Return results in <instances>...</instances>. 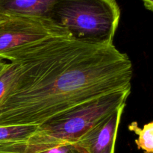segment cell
<instances>
[{"mask_svg":"<svg viewBox=\"0 0 153 153\" xmlns=\"http://www.w3.org/2000/svg\"><path fill=\"white\" fill-rule=\"evenodd\" d=\"M15 65L0 102V126H40L79 106L131 89L133 66L113 44L54 36L2 58Z\"/></svg>","mask_w":153,"mask_h":153,"instance_id":"1","label":"cell"},{"mask_svg":"<svg viewBox=\"0 0 153 153\" xmlns=\"http://www.w3.org/2000/svg\"><path fill=\"white\" fill-rule=\"evenodd\" d=\"M131 89L112 93L46 121L22 141L0 145V153H37L63 143H76L97 123L123 105Z\"/></svg>","mask_w":153,"mask_h":153,"instance_id":"2","label":"cell"},{"mask_svg":"<svg viewBox=\"0 0 153 153\" xmlns=\"http://www.w3.org/2000/svg\"><path fill=\"white\" fill-rule=\"evenodd\" d=\"M120 18L117 0H58L48 16L72 38L94 44L113 43Z\"/></svg>","mask_w":153,"mask_h":153,"instance_id":"3","label":"cell"},{"mask_svg":"<svg viewBox=\"0 0 153 153\" xmlns=\"http://www.w3.org/2000/svg\"><path fill=\"white\" fill-rule=\"evenodd\" d=\"M54 36H70L47 18L10 16L0 22V58L8 52Z\"/></svg>","mask_w":153,"mask_h":153,"instance_id":"4","label":"cell"},{"mask_svg":"<svg viewBox=\"0 0 153 153\" xmlns=\"http://www.w3.org/2000/svg\"><path fill=\"white\" fill-rule=\"evenodd\" d=\"M125 106H121L97 123L75 144L84 153H114L118 128Z\"/></svg>","mask_w":153,"mask_h":153,"instance_id":"5","label":"cell"},{"mask_svg":"<svg viewBox=\"0 0 153 153\" xmlns=\"http://www.w3.org/2000/svg\"><path fill=\"white\" fill-rule=\"evenodd\" d=\"M58 0H0V13L6 16L47 18Z\"/></svg>","mask_w":153,"mask_h":153,"instance_id":"6","label":"cell"},{"mask_svg":"<svg viewBox=\"0 0 153 153\" xmlns=\"http://www.w3.org/2000/svg\"><path fill=\"white\" fill-rule=\"evenodd\" d=\"M37 126H0V145L22 141L34 132Z\"/></svg>","mask_w":153,"mask_h":153,"instance_id":"7","label":"cell"},{"mask_svg":"<svg viewBox=\"0 0 153 153\" xmlns=\"http://www.w3.org/2000/svg\"><path fill=\"white\" fill-rule=\"evenodd\" d=\"M128 129L135 133L138 138L135 143L139 149L145 153L153 152V123L145 124L143 128L139 127L137 122H132L128 126Z\"/></svg>","mask_w":153,"mask_h":153,"instance_id":"8","label":"cell"},{"mask_svg":"<svg viewBox=\"0 0 153 153\" xmlns=\"http://www.w3.org/2000/svg\"><path fill=\"white\" fill-rule=\"evenodd\" d=\"M15 73V65L13 63H7L6 67L0 73V102L7 92Z\"/></svg>","mask_w":153,"mask_h":153,"instance_id":"9","label":"cell"},{"mask_svg":"<svg viewBox=\"0 0 153 153\" xmlns=\"http://www.w3.org/2000/svg\"><path fill=\"white\" fill-rule=\"evenodd\" d=\"M143 2V5L146 9L149 10V11L153 10V0H142Z\"/></svg>","mask_w":153,"mask_h":153,"instance_id":"10","label":"cell"},{"mask_svg":"<svg viewBox=\"0 0 153 153\" xmlns=\"http://www.w3.org/2000/svg\"><path fill=\"white\" fill-rule=\"evenodd\" d=\"M7 64V63H6L2 58H0V73H1V72L3 70V69L6 67Z\"/></svg>","mask_w":153,"mask_h":153,"instance_id":"11","label":"cell"},{"mask_svg":"<svg viewBox=\"0 0 153 153\" xmlns=\"http://www.w3.org/2000/svg\"><path fill=\"white\" fill-rule=\"evenodd\" d=\"M6 17H7V16H4V15H2L0 13V22H1V20H3L4 19H5Z\"/></svg>","mask_w":153,"mask_h":153,"instance_id":"12","label":"cell"}]
</instances>
